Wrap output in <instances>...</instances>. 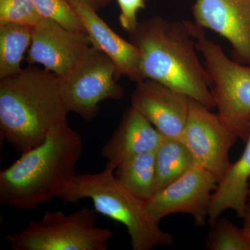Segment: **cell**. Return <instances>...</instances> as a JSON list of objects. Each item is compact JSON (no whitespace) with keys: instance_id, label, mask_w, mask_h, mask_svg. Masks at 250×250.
<instances>
[{"instance_id":"20","label":"cell","mask_w":250,"mask_h":250,"mask_svg":"<svg viewBox=\"0 0 250 250\" xmlns=\"http://www.w3.org/2000/svg\"><path fill=\"white\" fill-rule=\"evenodd\" d=\"M42 19L50 20L69 30L85 32L73 6L68 0H32Z\"/></svg>"},{"instance_id":"9","label":"cell","mask_w":250,"mask_h":250,"mask_svg":"<svg viewBox=\"0 0 250 250\" xmlns=\"http://www.w3.org/2000/svg\"><path fill=\"white\" fill-rule=\"evenodd\" d=\"M218 182L208 171L197 165L146 201L149 216L160 224L174 213L191 215L197 227L205 226L212 195Z\"/></svg>"},{"instance_id":"18","label":"cell","mask_w":250,"mask_h":250,"mask_svg":"<svg viewBox=\"0 0 250 250\" xmlns=\"http://www.w3.org/2000/svg\"><path fill=\"white\" fill-rule=\"evenodd\" d=\"M32 27L14 23L0 24V80L22 70L24 54L31 42Z\"/></svg>"},{"instance_id":"11","label":"cell","mask_w":250,"mask_h":250,"mask_svg":"<svg viewBox=\"0 0 250 250\" xmlns=\"http://www.w3.org/2000/svg\"><path fill=\"white\" fill-rule=\"evenodd\" d=\"M191 98L156 81L136 83L131 106L137 110L164 137L180 140L188 118Z\"/></svg>"},{"instance_id":"23","label":"cell","mask_w":250,"mask_h":250,"mask_svg":"<svg viewBox=\"0 0 250 250\" xmlns=\"http://www.w3.org/2000/svg\"><path fill=\"white\" fill-rule=\"evenodd\" d=\"M243 230L245 234L250 240V188L248 192V201H247L246 209L243 216Z\"/></svg>"},{"instance_id":"17","label":"cell","mask_w":250,"mask_h":250,"mask_svg":"<svg viewBox=\"0 0 250 250\" xmlns=\"http://www.w3.org/2000/svg\"><path fill=\"white\" fill-rule=\"evenodd\" d=\"M155 151L129 158L117 167V178L129 191L144 201L154 195Z\"/></svg>"},{"instance_id":"6","label":"cell","mask_w":250,"mask_h":250,"mask_svg":"<svg viewBox=\"0 0 250 250\" xmlns=\"http://www.w3.org/2000/svg\"><path fill=\"white\" fill-rule=\"evenodd\" d=\"M96 213L86 206L68 215L46 210L41 220L6 238L13 250H106L113 232L97 226Z\"/></svg>"},{"instance_id":"7","label":"cell","mask_w":250,"mask_h":250,"mask_svg":"<svg viewBox=\"0 0 250 250\" xmlns=\"http://www.w3.org/2000/svg\"><path fill=\"white\" fill-rule=\"evenodd\" d=\"M121 77L111 59L90 46L65 75L59 77L67 111L76 113L85 121H93L103 100L123 99L124 90L118 83Z\"/></svg>"},{"instance_id":"12","label":"cell","mask_w":250,"mask_h":250,"mask_svg":"<svg viewBox=\"0 0 250 250\" xmlns=\"http://www.w3.org/2000/svg\"><path fill=\"white\" fill-rule=\"evenodd\" d=\"M195 24L223 36L236 62L250 65V0H195Z\"/></svg>"},{"instance_id":"24","label":"cell","mask_w":250,"mask_h":250,"mask_svg":"<svg viewBox=\"0 0 250 250\" xmlns=\"http://www.w3.org/2000/svg\"><path fill=\"white\" fill-rule=\"evenodd\" d=\"M72 1H80L83 4L88 5L95 11H98L100 9L106 7L112 0H72Z\"/></svg>"},{"instance_id":"15","label":"cell","mask_w":250,"mask_h":250,"mask_svg":"<svg viewBox=\"0 0 250 250\" xmlns=\"http://www.w3.org/2000/svg\"><path fill=\"white\" fill-rule=\"evenodd\" d=\"M246 144L241 157L231 164L212 195L208 213L210 228L225 210H232L241 218L244 216L250 188V123Z\"/></svg>"},{"instance_id":"21","label":"cell","mask_w":250,"mask_h":250,"mask_svg":"<svg viewBox=\"0 0 250 250\" xmlns=\"http://www.w3.org/2000/svg\"><path fill=\"white\" fill-rule=\"evenodd\" d=\"M41 19L32 0H0V24L35 25Z\"/></svg>"},{"instance_id":"22","label":"cell","mask_w":250,"mask_h":250,"mask_svg":"<svg viewBox=\"0 0 250 250\" xmlns=\"http://www.w3.org/2000/svg\"><path fill=\"white\" fill-rule=\"evenodd\" d=\"M121 14L119 16L120 24L128 33L132 32L137 27L139 21L137 14L141 9L146 6V0H116Z\"/></svg>"},{"instance_id":"13","label":"cell","mask_w":250,"mask_h":250,"mask_svg":"<svg viewBox=\"0 0 250 250\" xmlns=\"http://www.w3.org/2000/svg\"><path fill=\"white\" fill-rule=\"evenodd\" d=\"M68 1L78 15L92 45L111 59L121 77H126L136 83L143 81L138 47L115 32L98 16V11L80 1Z\"/></svg>"},{"instance_id":"16","label":"cell","mask_w":250,"mask_h":250,"mask_svg":"<svg viewBox=\"0 0 250 250\" xmlns=\"http://www.w3.org/2000/svg\"><path fill=\"white\" fill-rule=\"evenodd\" d=\"M155 155L154 194L170 185L195 165L191 154L180 140L164 137Z\"/></svg>"},{"instance_id":"10","label":"cell","mask_w":250,"mask_h":250,"mask_svg":"<svg viewBox=\"0 0 250 250\" xmlns=\"http://www.w3.org/2000/svg\"><path fill=\"white\" fill-rule=\"evenodd\" d=\"M92 45L86 33L69 30L58 23L41 19L32 27L26 61L40 64L45 70L63 76Z\"/></svg>"},{"instance_id":"8","label":"cell","mask_w":250,"mask_h":250,"mask_svg":"<svg viewBox=\"0 0 250 250\" xmlns=\"http://www.w3.org/2000/svg\"><path fill=\"white\" fill-rule=\"evenodd\" d=\"M211 111L191 99L182 141L195 165L213 174L219 183L231 166L229 154L238 139Z\"/></svg>"},{"instance_id":"14","label":"cell","mask_w":250,"mask_h":250,"mask_svg":"<svg viewBox=\"0 0 250 250\" xmlns=\"http://www.w3.org/2000/svg\"><path fill=\"white\" fill-rule=\"evenodd\" d=\"M164 136L137 110L130 106L101 154L107 162L118 167L138 154L156 151Z\"/></svg>"},{"instance_id":"1","label":"cell","mask_w":250,"mask_h":250,"mask_svg":"<svg viewBox=\"0 0 250 250\" xmlns=\"http://www.w3.org/2000/svg\"><path fill=\"white\" fill-rule=\"evenodd\" d=\"M129 34L130 41L139 50L143 80L156 81L210 110L215 108L211 81L197 55L187 21L154 16L139 22Z\"/></svg>"},{"instance_id":"5","label":"cell","mask_w":250,"mask_h":250,"mask_svg":"<svg viewBox=\"0 0 250 250\" xmlns=\"http://www.w3.org/2000/svg\"><path fill=\"white\" fill-rule=\"evenodd\" d=\"M211 81L215 108L225 126L246 143L250 123V65L229 58L202 28L187 21Z\"/></svg>"},{"instance_id":"19","label":"cell","mask_w":250,"mask_h":250,"mask_svg":"<svg viewBox=\"0 0 250 250\" xmlns=\"http://www.w3.org/2000/svg\"><path fill=\"white\" fill-rule=\"evenodd\" d=\"M206 240L208 250H250V240L245 234L243 228H239L223 217L211 227Z\"/></svg>"},{"instance_id":"2","label":"cell","mask_w":250,"mask_h":250,"mask_svg":"<svg viewBox=\"0 0 250 250\" xmlns=\"http://www.w3.org/2000/svg\"><path fill=\"white\" fill-rule=\"evenodd\" d=\"M83 147L82 136L67 123L55 125L43 142L0 172V204L29 210L52 200L76 174Z\"/></svg>"},{"instance_id":"4","label":"cell","mask_w":250,"mask_h":250,"mask_svg":"<svg viewBox=\"0 0 250 250\" xmlns=\"http://www.w3.org/2000/svg\"><path fill=\"white\" fill-rule=\"evenodd\" d=\"M116 166L107 162L101 172L75 174L57 190L56 197L65 205L90 199L95 210L124 225L134 250L170 246L174 238L149 216L146 202L129 191L117 178Z\"/></svg>"},{"instance_id":"3","label":"cell","mask_w":250,"mask_h":250,"mask_svg":"<svg viewBox=\"0 0 250 250\" xmlns=\"http://www.w3.org/2000/svg\"><path fill=\"white\" fill-rule=\"evenodd\" d=\"M58 76L29 65L0 80V134L20 154L39 146L55 125L67 123Z\"/></svg>"}]
</instances>
